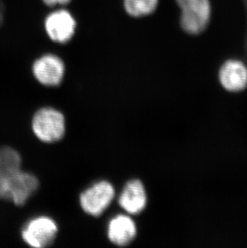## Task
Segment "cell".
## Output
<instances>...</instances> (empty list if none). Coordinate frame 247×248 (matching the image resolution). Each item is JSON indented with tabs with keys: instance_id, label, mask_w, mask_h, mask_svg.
I'll use <instances>...</instances> for the list:
<instances>
[{
	"instance_id": "cell-4",
	"label": "cell",
	"mask_w": 247,
	"mask_h": 248,
	"mask_svg": "<svg viewBox=\"0 0 247 248\" xmlns=\"http://www.w3.org/2000/svg\"><path fill=\"white\" fill-rule=\"evenodd\" d=\"M32 73L38 82L43 85L58 86L64 78L65 64L57 55L46 53L34 61Z\"/></svg>"
},
{
	"instance_id": "cell-10",
	"label": "cell",
	"mask_w": 247,
	"mask_h": 248,
	"mask_svg": "<svg viewBox=\"0 0 247 248\" xmlns=\"http://www.w3.org/2000/svg\"><path fill=\"white\" fill-rule=\"evenodd\" d=\"M147 195L143 183L139 180L128 182L119 198L120 206L131 215H138L145 209Z\"/></svg>"
},
{
	"instance_id": "cell-6",
	"label": "cell",
	"mask_w": 247,
	"mask_h": 248,
	"mask_svg": "<svg viewBox=\"0 0 247 248\" xmlns=\"http://www.w3.org/2000/svg\"><path fill=\"white\" fill-rule=\"evenodd\" d=\"M58 227L51 218L43 216L28 222L22 237L26 244L32 248H43L49 246L56 239Z\"/></svg>"
},
{
	"instance_id": "cell-7",
	"label": "cell",
	"mask_w": 247,
	"mask_h": 248,
	"mask_svg": "<svg viewBox=\"0 0 247 248\" xmlns=\"http://www.w3.org/2000/svg\"><path fill=\"white\" fill-rule=\"evenodd\" d=\"M19 171L21 157L19 153L12 148H0V199H7L9 185Z\"/></svg>"
},
{
	"instance_id": "cell-5",
	"label": "cell",
	"mask_w": 247,
	"mask_h": 248,
	"mask_svg": "<svg viewBox=\"0 0 247 248\" xmlns=\"http://www.w3.org/2000/svg\"><path fill=\"white\" fill-rule=\"evenodd\" d=\"M114 195L112 184L102 181L82 193L79 198L80 206L89 216L98 217L109 206Z\"/></svg>"
},
{
	"instance_id": "cell-2",
	"label": "cell",
	"mask_w": 247,
	"mask_h": 248,
	"mask_svg": "<svg viewBox=\"0 0 247 248\" xmlns=\"http://www.w3.org/2000/svg\"><path fill=\"white\" fill-rule=\"evenodd\" d=\"M44 28L52 42L65 45L76 35L77 21L72 12L64 7H56L45 17Z\"/></svg>"
},
{
	"instance_id": "cell-12",
	"label": "cell",
	"mask_w": 247,
	"mask_h": 248,
	"mask_svg": "<svg viewBox=\"0 0 247 248\" xmlns=\"http://www.w3.org/2000/svg\"><path fill=\"white\" fill-rule=\"evenodd\" d=\"M159 0H123L126 14L134 19H140L154 14L157 9Z\"/></svg>"
},
{
	"instance_id": "cell-1",
	"label": "cell",
	"mask_w": 247,
	"mask_h": 248,
	"mask_svg": "<svg viewBox=\"0 0 247 248\" xmlns=\"http://www.w3.org/2000/svg\"><path fill=\"white\" fill-rule=\"evenodd\" d=\"M181 9L180 24L190 35H198L205 30L211 17L210 0H175Z\"/></svg>"
},
{
	"instance_id": "cell-11",
	"label": "cell",
	"mask_w": 247,
	"mask_h": 248,
	"mask_svg": "<svg viewBox=\"0 0 247 248\" xmlns=\"http://www.w3.org/2000/svg\"><path fill=\"white\" fill-rule=\"evenodd\" d=\"M137 227L135 222L128 216H118L110 221L108 227V237L117 246H126L135 239Z\"/></svg>"
},
{
	"instance_id": "cell-3",
	"label": "cell",
	"mask_w": 247,
	"mask_h": 248,
	"mask_svg": "<svg viewBox=\"0 0 247 248\" xmlns=\"http://www.w3.org/2000/svg\"><path fill=\"white\" fill-rule=\"evenodd\" d=\"M32 129L35 136L44 142H56L65 133L64 117L54 108H41L33 117Z\"/></svg>"
},
{
	"instance_id": "cell-8",
	"label": "cell",
	"mask_w": 247,
	"mask_h": 248,
	"mask_svg": "<svg viewBox=\"0 0 247 248\" xmlns=\"http://www.w3.org/2000/svg\"><path fill=\"white\" fill-rule=\"evenodd\" d=\"M39 188V181L31 173L19 171L9 185L7 199L23 206Z\"/></svg>"
},
{
	"instance_id": "cell-9",
	"label": "cell",
	"mask_w": 247,
	"mask_h": 248,
	"mask_svg": "<svg viewBox=\"0 0 247 248\" xmlns=\"http://www.w3.org/2000/svg\"><path fill=\"white\" fill-rule=\"evenodd\" d=\"M219 80L226 90L242 91L247 86V67L238 60L226 61L220 69Z\"/></svg>"
},
{
	"instance_id": "cell-13",
	"label": "cell",
	"mask_w": 247,
	"mask_h": 248,
	"mask_svg": "<svg viewBox=\"0 0 247 248\" xmlns=\"http://www.w3.org/2000/svg\"><path fill=\"white\" fill-rule=\"evenodd\" d=\"M73 0H42L44 4L51 8L64 7L69 4Z\"/></svg>"
}]
</instances>
